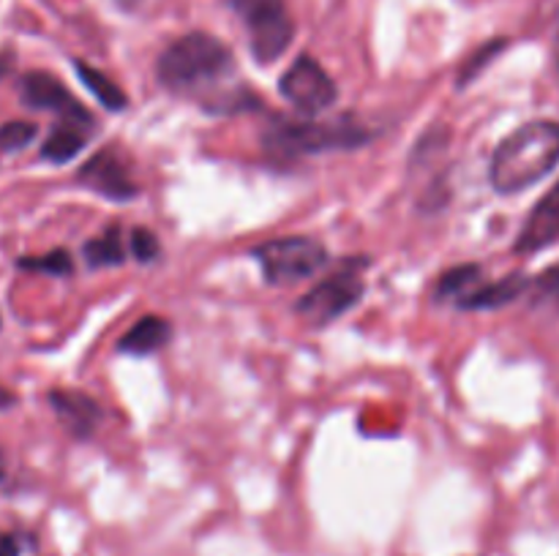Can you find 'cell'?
I'll return each instance as SVG.
<instances>
[{
    "mask_svg": "<svg viewBox=\"0 0 559 556\" xmlns=\"http://www.w3.org/2000/svg\"><path fill=\"white\" fill-rule=\"evenodd\" d=\"M559 164V123L535 120L497 145L489 180L500 194H519L538 183Z\"/></svg>",
    "mask_w": 559,
    "mask_h": 556,
    "instance_id": "obj_1",
    "label": "cell"
},
{
    "mask_svg": "<svg viewBox=\"0 0 559 556\" xmlns=\"http://www.w3.org/2000/svg\"><path fill=\"white\" fill-rule=\"evenodd\" d=\"M235 71L233 52L227 44L218 41L211 33H189L169 44L156 63V76L167 90L191 96L207 93L222 85Z\"/></svg>",
    "mask_w": 559,
    "mask_h": 556,
    "instance_id": "obj_2",
    "label": "cell"
},
{
    "mask_svg": "<svg viewBox=\"0 0 559 556\" xmlns=\"http://www.w3.org/2000/svg\"><path fill=\"white\" fill-rule=\"evenodd\" d=\"M371 140V131L355 120H328V123H309V120H278L265 131L262 145L276 158L314 156L331 150H358Z\"/></svg>",
    "mask_w": 559,
    "mask_h": 556,
    "instance_id": "obj_3",
    "label": "cell"
},
{
    "mask_svg": "<svg viewBox=\"0 0 559 556\" xmlns=\"http://www.w3.org/2000/svg\"><path fill=\"white\" fill-rule=\"evenodd\" d=\"M251 254L260 262L265 281L273 287H289V283L304 281L328 262L325 245L314 238H300V234L267 240V243L257 245Z\"/></svg>",
    "mask_w": 559,
    "mask_h": 556,
    "instance_id": "obj_4",
    "label": "cell"
},
{
    "mask_svg": "<svg viewBox=\"0 0 559 556\" xmlns=\"http://www.w3.org/2000/svg\"><path fill=\"white\" fill-rule=\"evenodd\" d=\"M249 31L251 55L260 63H273L293 44L295 25L284 0H224Z\"/></svg>",
    "mask_w": 559,
    "mask_h": 556,
    "instance_id": "obj_5",
    "label": "cell"
},
{
    "mask_svg": "<svg viewBox=\"0 0 559 556\" xmlns=\"http://www.w3.org/2000/svg\"><path fill=\"white\" fill-rule=\"evenodd\" d=\"M364 265V259H353L333 273L331 278L311 287L304 298L298 300V314L311 325H331L336 316L353 309L364 298V278L355 273V267Z\"/></svg>",
    "mask_w": 559,
    "mask_h": 556,
    "instance_id": "obj_6",
    "label": "cell"
},
{
    "mask_svg": "<svg viewBox=\"0 0 559 556\" xmlns=\"http://www.w3.org/2000/svg\"><path fill=\"white\" fill-rule=\"evenodd\" d=\"M278 90L304 114H320L331 104H336L338 87L333 76L309 55H300L284 76L278 80Z\"/></svg>",
    "mask_w": 559,
    "mask_h": 556,
    "instance_id": "obj_7",
    "label": "cell"
},
{
    "mask_svg": "<svg viewBox=\"0 0 559 556\" xmlns=\"http://www.w3.org/2000/svg\"><path fill=\"white\" fill-rule=\"evenodd\" d=\"M22 101L33 109H47V112L60 114L63 120H76V123L93 125V114L87 112L85 104L47 71H27L20 80Z\"/></svg>",
    "mask_w": 559,
    "mask_h": 556,
    "instance_id": "obj_8",
    "label": "cell"
},
{
    "mask_svg": "<svg viewBox=\"0 0 559 556\" xmlns=\"http://www.w3.org/2000/svg\"><path fill=\"white\" fill-rule=\"evenodd\" d=\"M76 180L85 189H91L93 194L112 202H129L140 194V185L134 183L129 167L115 150H102L87 158L80 172H76Z\"/></svg>",
    "mask_w": 559,
    "mask_h": 556,
    "instance_id": "obj_9",
    "label": "cell"
},
{
    "mask_svg": "<svg viewBox=\"0 0 559 556\" xmlns=\"http://www.w3.org/2000/svg\"><path fill=\"white\" fill-rule=\"evenodd\" d=\"M559 240V185L535 205L516 240L519 254H533Z\"/></svg>",
    "mask_w": 559,
    "mask_h": 556,
    "instance_id": "obj_10",
    "label": "cell"
},
{
    "mask_svg": "<svg viewBox=\"0 0 559 556\" xmlns=\"http://www.w3.org/2000/svg\"><path fill=\"white\" fill-rule=\"evenodd\" d=\"M49 403H52L60 423L74 436H91L96 425L102 423V407L80 390H52Z\"/></svg>",
    "mask_w": 559,
    "mask_h": 556,
    "instance_id": "obj_11",
    "label": "cell"
},
{
    "mask_svg": "<svg viewBox=\"0 0 559 556\" xmlns=\"http://www.w3.org/2000/svg\"><path fill=\"white\" fill-rule=\"evenodd\" d=\"M169 338H173V325H169L164 316L147 314L131 325V330L120 338L118 349L126 354H136V358H142V354L158 352Z\"/></svg>",
    "mask_w": 559,
    "mask_h": 556,
    "instance_id": "obj_12",
    "label": "cell"
},
{
    "mask_svg": "<svg viewBox=\"0 0 559 556\" xmlns=\"http://www.w3.org/2000/svg\"><path fill=\"white\" fill-rule=\"evenodd\" d=\"M87 136H91V125L76 123V120H63L44 140L41 158L49 164H69L87 145Z\"/></svg>",
    "mask_w": 559,
    "mask_h": 556,
    "instance_id": "obj_13",
    "label": "cell"
},
{
    "mask_svg": "<svg viewBox=\"0 0 559 556\" xmlns=\"http://www.w3.org/2000/svg\"><path fill=\"white\" fill-rule=\"evenodd\" d=\"M527 287V278L524 276H508L497 283H486V287L473 289V292H464L459 298V309L464 311H486V309H500V305L513 303L519 294Z\"/></svg>",
    "mask_w": 559,
    "mask_h": 556,
    "instance_id": "obj_14",
    "label": "cell"
},
{
    "mask_svg": "<svg viewBox=\"0 0 559 556\" xmlns=\"http://www.w3.org/2000/svg\"><path fill=\"white\" fill-rule=\"evenodd\" d=\"M85 254V262L91 267H118L126 262V249H123V238H120V229L107 227L102 234L91 238L82 249Z\"/></svg>",
    "mask_w": 559,
    "mask_h": 556,
    "instance_id": "obj_15",
    "label": "cell"
},
{
    "mask_svg": "<svg viewBox=\"0 0 559 556\" xmlns=\"http://www.w3.org/2000/svg\"><path fill=\"white\" fill-rule=\"evenodd\" d=\"M74 69H76V76L82 80V85H85L87 90H91L93 96L98 98V104H104V107L112 109V112H120V109H126V104H129V96H126V93L120 90V87L115 85V82L109 80L104 71L93 69V65L82 63V60H74Z\"/></svg>",
    "mask_w": 559,
    "mask_h": 556,
    "instance_id": "obj_16",
    "label": "cell"
},
{
    "mask_svg": "<svg viewBox=\"0 0 559 556\" xmlns=\"http://www.w3.org/2000/svg\"><path fill=\"white\" fill-rule=\"evenodd\" d=\"M22 270H38V273H49L55 278H63L74 273V259L66 249H55L49 254L41 256H22L20 259Z\"/></svg>",
    "mask_w": 559,
    "mask_h": 556,
    "instance_id": "obj_17",
    "label": "cell"
},
{
    "mask_svg": "<svg viewBox=\"0 0 559 556\" xmlns=\"http://www.w3.org/2000/svg\"><path fill=\"white\" fill-rule=\"evenodd\" d=\"M480 278V267L478 265H459L453 270H445L437 281V298H462L464 289L473 287L475 281Z\"/></svg>",
    "mask_w": 559,
    "mask_h": 556,
    "instance_id": "obj_18",
    "label": "cell"
},
{
    "mask_svg": "<svg viewBox=\"0 0 559 556\" xmlns=\"http://www.w3.org/2000/svg\"><path fill=\"white\" fill-rule=\"evenodd\" d=\"M38 129L36 123H27V120H11V123L0 125V150L14 153L22 150V147L31 145L36 140Z\"/></svg>",
    "mask_w": 559,
    "mask_h": 556,
    "instance_id": "obj_19",
    "label": "cell"
},
{
    "mask_svg": "<svg viewBox=\"0 0 559 556\" xmlns=\"http://www.w3.org/2000/svg\"><path fill=\"white\" fill-rule=\"evenodd\" d=\"M131 254H134L136 262H153L162 254V243H158L156 234L145 227H134L129 234Z\"/></svg>",
    "mask_w": 559,
    "mask_h": 556,
    "instance_id": "obj_20",
    "label": "cell"
},
{
    "mask_svg": "<svg viewBox=\"0 0 559 556\" xmlns=\"http://www.w3.org/2000/svg\"><path fill=\"white\" fill-rule=\"evenodd\" d=\"M535 283H538V289L544 294H549V298H555L559 303V265L549 267V270L540 273L538 278H535Z\"/></svg>",
    "mask_w": 559,
    "mask_h": 556,
    "instance_id": "obj_21",
    "label": "cell"
},
{
    "mask_svg": "<svg viewBox=\"0 0 559 556\" xmlns=\"http://www.w3.org/2000/svg\"><path fill=\"white\" fill-rule=\"evenodd\" d=\"M0 556H20V540L9 532H0Z\"/></svg>",
    "mask_w": 559,
    "mask_h": 556,
    "instance_id": "obj_22",
    "label": "cell"
},
{
    "mask_svg": "<svg viewBox=\"0 0 559 556\" xmlns=\"http://www.w3.org/2000/svg\"><path fill=\"white\" fill-rule=\"evenodd\" d=\"M16 403V396L14 392L9 390V387H3L0 385V412H3V409H11Z\"/></svg>",
    "mask_w": 559,
    "mask_h": 556,
    "instance_id": "obj_23",
    "label": "cell"
},
{
    "mask_svg": "<svg viewBox=\"0 0 559 556\" xmlns=\"http://www.w3.org/2000/svg\"><path fill=\"white\" fill-rule=\"evenodd\" d=\"M557 55H559V41H557Z\"/></svg>",
    "mask_w": 559,
    "mask_h": 556,
    "instance_id": "obj_24",
    "label": "cell"
}]
</instances>
